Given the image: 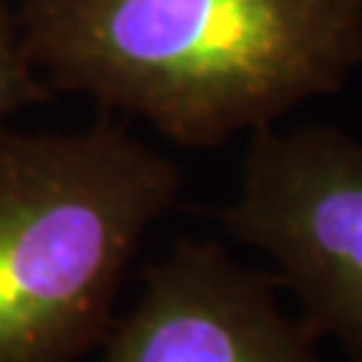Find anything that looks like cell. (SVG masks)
Returning <instances> with one entry per match:
<instances>
[{
  "mask_svg": "<svg viewBox=\"0 0 362 362\" xmlns=\"http://www.w3.org/2000/svg\"><path fill=\"white\" fill-rule=\"evenodd\" d=\"M317 333L218 239H180L145 272L94 362H322Z\"/></svg>",
  "mask_w": 362,
  "mask_h": 362,
  "instance_id": "cell-4",
  "label": "cell"
},
{
  "mask_svg": "<svg viewBox=\"0 0 362 362\" xmlns=\"http://www.w3.org/2000/svg\"><path fill=\"white\" fill-rule=\"evenodd\" d=\"M49 94V86L27 59L11 3L0 0V127L19 110L43 103Z\"/></svg>",
  "mask_w": 362,
  "mask_h": 362,
  "instance_id": "cell-5",
  "label": "cell"
},
{
  "mask_svg": "<svg viewBox=\"0 0 362 362\" xmlns=\"http://www.w3.org/2000/svg\"><path fill=\"white\" fill-rule=\"evenodd\" d=\"M16 19L49 91L182 148L276 127L362 67V0H22Z\"/></svg>",
  "mask_w": 362,
  "mask_h": 362,
  "instance_id": "cell-1",
  "label": "cell"
},
{
  "mask_svg": "<svg viewBox=\"0 0 362 362\" xmlns=\"http://www.w3.org/2000/svg\"><path fill=\"white\" fill-rule=\"evenodd\" d=\"M177 194V167L121 124L0 127V362L97 349L134 252Z\"/></svg>",
  "mask_w": 362,
  "mask_h": 362,
  "instance_id": "cell-2",
  "label": "cell"
},
{
  "mask_svg": "<svg viewBox=\"0 0 362 362\" xmlns=\"http://www.w3.org/2000/svg\"><path fill=\"white\" fill-rule=\"evenodd\" d=\"M274 263L317 336L362 362V143L333 127L250 132L239 191L218 209Z\"/></svg>",
  "mask_w": 362,
  "mask_h": 362,
  "instance_id": "cell-3",
  "label": "cell"
}]
</instances>
